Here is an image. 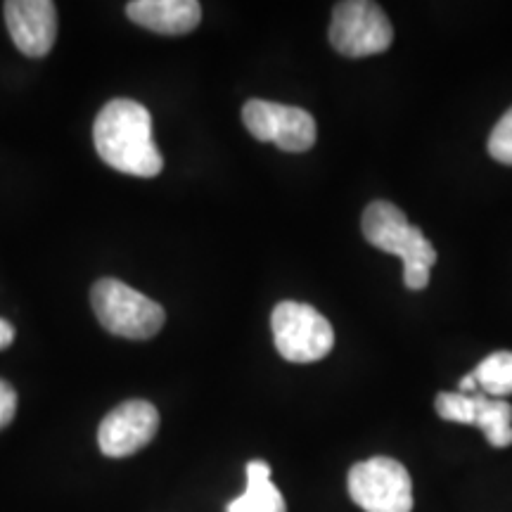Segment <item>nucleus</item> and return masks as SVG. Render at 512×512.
Wrapping results in <instances>:
<instances>
[{
  "label": "nucleus",
  "mask_w": 512,
  "mask_h": 512,
  "mask_svg": "<svg viewBox=\"0 0 512 512\" xmlns=\"http://www.w3.org/2000/svg\"><path fill=\"white\" fill-rule=\"evenodd\" d=\"M91 304L102 328L117 337L150 339L164 328L162 304L117 278H100L91 290Z\"/></svg>",
  "instance_id": "nucleus-3"
},
{
  "label": "nucleus",
  "mask_w": 512,
  "mask_h": 512,
  "mask_svg": "<svg viewBox=\"0 0 512 512\" xmlns=\"http://www.w3.org/2000/svg\"><path fill=\"white\" fill-rule=\"evenodd\" d=\"M489 155L494 157L496 162L512 166V107L498 119L494 131H491Z\"/></svg>",
  "instance_id": "nucleus-14"
},
{
  "label": "nucleus",
  "mask_w": 512,
  "mask_h": 512,
  "mask_svg": "<svg viewBox=\"0 0 512 512\" xmlns=\"http://www.w3.org/2000/svg\"><path fill=\"white\" fill-rule=\"evenodd\" d=\"M159 413L150 401L131 399L105 415L98 430V446L107 458H126L155 439Z\"/></svg>",
  "instance_id": "nucleus-9"
},
{
  "label": "nucleus",
  "mask_w": 512,
  "mask_h": 512,
  "mask_svg": "<svg viewBox=\"0 0 512 512\" xmlns=\"http://www.w3.org/2000/svg\"><path fill=\"white\" fill-rule=\"evenodd\" d=\"M247 131L261 143H275L285 152H306L316 143V119L302 107L249 100L242 107Z\"/></svg>",
  "instance_id": "nucleus-7"
},
{
  "label": "nucleus",
  "mask_w": 512,
  "mask_h": 512,
  "mask_svg": "<svg viewBox=\"0 0 512 512\" xmlns=\"http://www.w3.org/2000/svg\"><path fill=\"white\" fill-rule=\"evenodd\" d=\"M226 512H287L283 494L271 482V465L266 460H249L245 494L230 501Z\"/></svg>",
  "instance_id": "nucleus-12"
},
{
  "label": "nucleus",
  "mask_w": 512,
  "mask_h": 512,
  "mask_svg": "<svg viewBox=\"0 0 512 512\" xmlns=\"http://www.w3.org/2000/svg\"><path fill=\"white\" fill-rule=\"evenodd\" d=\"M460 394H475V392H479V387H477V380H475V375H467V377H463V380H460Z\"/></svg>",
  "instance_id": "nucleus-16"
},
{
  "label": "nucleus",
  "mask_w": 512,
  "mask_h": 512,
  "mask_svg": "<svg viewBox=\"0 0 512 512\" xmlns=\"http://www.w3.org/2000/svg\"><path fill=\"white\" fill-rule=\"evenodd\" d=\"M126 15L138 27L164 36H183L200 27L202 5L197 0H133Z\"/></svg>",
  "instance_id": "nucleus-11"
},
{
  "label": "nucleus",
  "mask_w": 512,
  "mask_h": 512,
  "mask_svg": "<svg viewBox=\"0 0 512 512\" xmlns=\"http://www.w3.org/2000/svg\"><path fill=\"white\" fill-rule=\"evenodd\" d=\"M349 496L366 512H411L413 482L399 460L375 456L356 463L347 477Z\"/></svg>",
  "instance_id": "nucleus-5"
},
{
  "label": "nucleus",
  "mask_w": 512,
  "mask_h": 512,
  "mask_svg": "<svg viewBox=\"0 0 512 512\" xmlns=\"http://www.w3.org/2000/svg\"><path fill=\"white\" fill-rule=\"evenodd\" d=\"M394 27L380 5L344 0L332 10L330 43L344 57L380 55L392 46Z\"/></svg>",
  "instance_id": "nucleus-6"
},
{
  "label": "nucleus",
  "mask_w": 512,
  "mask_h": 512,
  "mask_svg": "<svg viewBox=\"0 0 512 512\" xmlns=\"http://www.w3.org/2000/svg\"><path fill=\"white\" fill-rule=\"evenodd\" d=\"M93 143L102 162L126 176L155 178L164 157L152 136V117L136 100L117 98L102 107L93 124Z\"/></svg>",
  "instance_id": "nucleus-1"
},
{
  "label": "nucleus",
  "mask_w": 512,
  "mask_h": 512,
  "mask_svg": "<svg viewBox=\"0 0 512 512\" xmlns=\"http://www.w3.org/2000/svg\"><path fill=\"white\" fill-rule=\"evenodd\" d=\"M17 389L10 382L0 380V430L10 425L17 415Z\"/></svg>",
  "instance_id": "nucleus-15"
},
{
  "label": "nucleus",
  "mask_w": 512,
  "mask_h": 512,
  "mask_svg": "<svg viewBox=\"0 0 512 512\" xmlns=\"http://www.w3.org/2000/svg\"><path fill=\"white\" fill-rule=\"evenodd\" d=\"M5 24L12 43L27 57L50 53L57 38V8L50 0H8Z\"/></svg>",
  "instance_id": "nucleus-10"
},
{
  "label": "nucleus",
  "mask_w": 512,
  "mask_h": 512,
  "mask_svg": "<svg viewBox=\"0 0 512 512\" xmlns=\"http://www.w3.org/2000/svg\"><path fill=\"white\" fill-rule=\"evenodd\" d=\"M434 408L441 420L479 427L494 448L512 444V406L508 401L491 399L482 392H441L437 394Z\"/></svg>",
  "instance_id": "nucleus-8"
},
{
  "label": "nucleus",
  "mask_w": 512,
  "mask_h": 512,
  "mask_svg": "<svg viewBox=\"0 0 512 512\" xmlns=\"http://www.w3.org/2000/svg\"><path fill=\"white\" fill-rule=\"evenodd\" d=\"M361 228L370 245L399 256L403 261V283L408 290L418 292L430 285V271L437 264V249L418 226L408 223L406 214L396 204L384 200L368 204V209L363 211Z\"/></svg>",
  "instance_id": "nucleus-2"
},
{
  "label": "nucleus",
  "mask_w": 512,
  "mask_h": 512,
  "mask_svg": "<svg viewBox=\"0 0 512 512\" xmlns=\"http://www.w3.org/2000/svg\"><path fill=\"white\" fill-rule=\"evenodd\" d=\"M479 392L491 399H503L512 394V351H494L475 368Z\"/></svg>",
  "instance_id": "nucleus-13"
},
{
  "label": "nucleus",
  "mask_w": 512,
  "mask_h": 512,
  "mask_svg": "<svg viewBox=\"0 0 512 512\" xmlns=\"http://www.w3.org/2000/svg\"><path fill=\"white\" fill-rule=\"evenodd\" d=\"M273 342L290 363H316L335 347L330 320L302 302H280L271 316Z\"/></svg>",
  "instance_id": "nucleus-4"
}]
</instances>
